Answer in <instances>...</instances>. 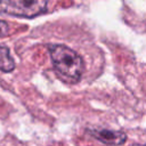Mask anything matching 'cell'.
Returning <instances> with one entry per match:
<instances>
[{
	"label": "cell",
	"mask_w": 146,
	"mask_h": 146,
	"mask_svg": "<svg viewBox=\"0 0 146 146\" xmlns=\"http://www.w3.org/2000/svg\"><path fill=\"white\" fill-rule=\"evenodd\" d=\"M50 57L59 78L68 83L78 82L83 73V59L73 49L64 44L49 46Z\"/></svg>",
	"instance_id": "6da1fadb"
},
{
	"label": "cell",
	"mask_w": 146,
	"mask_h": 146,
	"mask_svg": "<svg viewBox=\"0 0 146 146\" xmlns=\"http://www.w3.org/2000/svg\"><path fill=\"white\" fill-rule=\"evenodd\" d=\"M44 0H5L0 1V14L32 18L47 10Z\"/></svg>",
	"instance_id": "7a4b0ae2"
},
{
	"label": "cell",
	"mask_w": 146,
	"mask_h": 146,
	"mask_svg": "<svg viewBox=\"0 0 146 146\" xmlns=\"http://www.w3.org/2000/svg\"><path fill=\"white\" fill-rule=\"evenodd\" d=\"M88 132L102 143L111 146H119L125 143L127 135L121 130H108V129H88Z\"/></svg>",
	"instance_id": "3957f363"
},
{
	"label": "cell",
	"mask_w": 146,
	"mask_h": 146,
	"mask_svg": "<svg viewBox=\"0 0 146 146\" xmlns=\"http://www.w3.org/2000/svg\"><path fill=\"white\" fill-rule=\"evenodd\" d=\"M15 68V62L10 56L9 49L5 46H0V71L11 72Z\"/></svg>",
	"instance_id": "277c9868"
},
{
	"label": "cell",
	"mask_w": 146,
	"mask_h": 146,
	"mask_svg": "<svg viewBox=\"0 0 146 146\" xmlns=\"http://www.w3.org/2000/svg\"><path fill=\"white\" fill-rule=\"evenodd\" d=\"M9 33V25L5 21H0V38L5 36Z\"/></svg>",
	"instance_id": "5b68a950"
},
{
	"label": "cell",
	"mask_w": 146,
	"mask_h": 146,
	"mask_svg": "<svg viewBox=\"0 0 146 146\" xmlns=\"http://www.w3.org/2000/svg\"><path fill=\"white\" fill-rule=\"evenodd\" d=\"M132 146H143V145H132Z\"/></svg>",
	"instance_id": "8992f818"
}]
</instances>
